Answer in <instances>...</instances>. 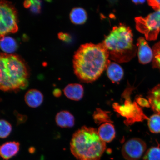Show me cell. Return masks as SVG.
I'll list each match as a JSON object with an SVG mask.
<instances>
[{
    "label": "cell",
    "mask_w": 160,
    "mask_h": 160,
    "mask_svg": "<svg viewBox=\"0 0 160 160\" xmlns=\"http://www.w3.org/2000/svg\"><path fill=\"white\" fill-rule=\"evenodd\" d=\"M0 137L5 139L11 134L12 131V125L4 119L0 121Z\"/></svg>",
    "instance_id": "21"
},
{
    "label": "cell",
    "mask_w": 160,
    "mask_h": 160,
    "mask_svg": "<svg viewBox=\"0 0 160 160\" xmlns=\"http://www.w3.org/2000/svg\"><path fill=\"white\" fill-rule=\"evenodd\" d=\"M137 102L141 107H149L150 106L149 101L144 98L139 97L137 100Z\"/></svg>",
    "instance_id": "26"
},
{
    "label": "cell",
    "mask_w": 160,
    "mask_h": 160,
    "mask_svg": "<svg viewBox=\"0 0 160 160\" xmlns=\"http://www.w3.org/2000/svg\"><path fill=\"white\" fill-rule=\"evenodd\" d=\"M70 18L72 22L75 24H83L87 21V14L83 8L76 7L72 9L70 14Z\"/></svg>",
    "instance_id": "16"
},
{
    "label": "cell",
    "mask_w": 160,
    "mask_h": 160,
    "mask_svg": "<svg viewBox=\"0 0 160 160\" xmlns=\"http://www.w3.org/2000/svg\"><path fill=\"white\" fill-rule=\"evenodd\" d=\"M99 136L105 143L112 141L115 137V127L111 122H107L100 126L98 130Z\"/></svg>",
    "instance_id": "14"
},
{
    "label": "cell",
    "mask_w": 160,
    "mask_h": 160,
    "mask_svg": "<svg viewBox=\"0 0 160 160\" xmlns=\"http://www.w3.org/2000/svg\"><path fill=\"white\" fill-rule=\"evenodd\" d=\"M136 29L145 35L146 39L153 41L157 39L160 31V10L145 18H135Z\"/></svg>",
    "instance_id": "6"
},
{
    "label": "cell",
    "mask_w": 160,
    "mask_h": 160,
    "mask_svg": "<svg viewBox=\"0 0 160 160\" xmlns=\"http://www.w3.org/2000/svg\"><path fill=\"white\" fill-rule=\"evenodd\" d=\"M137 104V102L132 103L128 100L125 102L124 105L120 106L116 104L114 105V108L118 113L126 118L128 123H131L142 121L147 118Z\"/></svg>",
    "instance_id": "8"
},
{
    "label": "cell",
    "mask_w": 160,
    "mask_h": 160,
    "mask_svg": "<svg viewBox=\"0 0 160 160\" xmlns=\"http://www.w3.org/2000/svg\"><path fill=\"white\" fill-rule=\"evenodd\" d=\"M0 45L3 51L8 54L13 53L17 48V43L15 40L9 37L1 38Z\"/></svg>",
    "instance_id": "18"
},
{
    "label": "cell",
    "mask_w": 160,
    "mask_h": 160,
    "mask_svg": "<svg viewBox=\"0 0 160 160\" xmlns=\"http://www.w3.org/2000/svg\"><path fill=\"white\" fill-rule=\"evenodd\" d=\"M31 11L35 13H38L41 10V1H31Z\"/></svg>",
    "instance_id": "24"
},
{
    "label": "cell",
    "mask_w": 160,
    "mask_h": 160,
    "mask_svg": "<svg viewBox=\"0 0 160 160\" xmlns=\"http://www.w3.org/2000/svg\"><path fill=\"white\" fill-rule=\"evenodd\" d=\"M93 117L95 122L98 123L112 122L107 112L101 109H97L94 113Z\"/></svg>",
    "instance_id": "22"
},
{
    "label": "cell",
    "mask_w": 160,
    "mask_h": 160,
    "mask_svg": "<svg viewBox=\"0 0 160 160\" xmlns=\"http://www.w3.org/2000/svg\"><path fill=\"white\" fill-rule=\"evenodd\" d=\"M137 46L139 62L143 64L150 63L153 59V53L147 42L143 37H140L137 40Z\"/></svg>",
    "instance_id": "9"
},
{
    "label": "cell",
    "mask_w": 160,
    "mask_h": 160,
    "mask_svg": "<svg viewBox=\"0 0 160 160\" xmlns=\"http://www.w3.org/2000/svg\"><path fill=\"white\" fill-rule=\"evenodd\" d=\"M102 43L108 52L109 59L116 63L127 62L134 58L137 52L132 30L124 25L113 27Z\"/></svg>",
    "instance_id": "4"
},
{
    "label": "cell",
    "mask_w": 160,
    "mask_h": 160,
    "mask_svg": "<svg viewBox=\"0 0 160 160\" xmlns=\"http://www.w3.org/2000/svg\"><path fill=\"white\" fill-rule=\"evenodd\" d=\"M106 149L98 130L86 126L74 133L70 142L71 153L79 160H99Z\"/></svg>",
    "instance_id": "3"
},
{
    "label": "cell",
    "mask_w": 160,
    "mask_h": 160,
    "mask_svg": "<svg viewBox=\"0 0 160 160\" xmlns=\"http://www.w3.org/2000/svg\"><path fill=\"white\" fill-rule=\"evenodd\" d=\"M133 2L135 3L136 4H142L145 2V1H132Z\"/></svg>",
    "instance_id": "30"
},
{
    "label": "cell",
    "mask_w": 160,
    "mask_h": 160,
    "mask_svg": "<svg viewBox=\"0 0 160 160\" xmlns=\"http://www.w3.org/2000/svg\"><path fill=\"white\" fill-rule=\"evenodd\" d=\"M64 95L68 98L73 101H79L83 97L84 88L82 85L78 83H71L63 89Z\"/></svg>",
    "instance_id": "10"
},
{
    "label": "cell",
    "mask_w": 160,
    "mask_h": 160,
    "mask_svg": "<svg viewBox=\"0 0 160 160\" xmlns=\"http://www.w3.org/2000/svg\"><path fill=\"white\" fill-rule=\"evenodd\" d=\"M54 96L56 97H59L61 95V90L58 89H55L53 92Z\"/></svg>",
    "instance_id": "28"
},
{
    "label": "cell",
    "mask_w": 160,
    "mask_h": 160,
    "mask_svg": "<svg viewBox=\"0 0 160 160\" xmlns=\"http://www.w3.org/2000/svg\"><path fill=\"white\" fill-rule=\"evenodd\" d=\"M17 9L11 2L1 1L0 3V37L15 33L18 29Z\"/></svg>",
    "instance_id": "5"
},
{
    "label": "cell",
    "mask_w": 160,
    "mask_h": 160,
    "mask_svg": "<svg viewBox=\"0 0 160 160\" xmlns=\"http://www.w3.org/2000/svg\"><path fill=\"white\" fill-rule=\"evenodd\" d=\"M111 62L102 43L81 45L73 56L74 73L82 82L91 83L98 79Z\"/></svg>",
    "instance_id": "1"
},
{
    "label": "cell",
    "mask_w": 160,
    "mask_h": 160,
    "mask_svg": "<svg viewBox=\"0 0 160 160\" xmlns=\"http://www.w3.org/2000/svg\"><path fill=\"white\" fill-rule=\"evenodd\" d=\"M58 38L60 39L63 41H66L68 40L69 36L67 33H59L58 34Z\"/></svg>",
    "instance_id": "27"
},
{
    "label": "cell",
    "mask_w": 160,
    "mask_h": 160,
    "mask_svg": "<svg viewBox=\"0 0 160 160\" xmlns=\"http://www.w3.org/2000/svg\"><path fill=\"white\" fill-rule=\"evenodd\" d=\"M143 160H160V147H152L146 152Z\"/></svg>",
    "instance_id": "20"
},
{
    "label": "cell",
    "mask_w": 160,
    "mask_h": 160,
    "mask_svg": "<svg viewBox=\"0 0 160 160\" xmlns=\"http://www.w3.org/2000/svg\"><path fill=\"white\" fill-rule=\"evenodd\" d=\"M58 126L61 128H71L75 125V119L73 115L67 111H62L58 113L55 117Z\"/></svg>",
    "instance_id": "13"
},
{
    "label": "cell",
    "mask_w": 160,
    "mask_h": 160,
    "mask_svg": "<svg viewBox=\"0 0 160 160\" xmlns=\"http://www.w3.org/2000/svg\"><path fill=\"white\" fill-rule=\"evenodd\" d=\"M148 125L150 131L154 133H160V114H155L148 118Z\"/></svg>",
    "instance_id": "19"
},
{
    "label": "cell",
    "mask_w": 160,
    "mask_h": 160,
    "mask_svg": "<svg viewBox=\"0 0 160 160\" xmlns=\"http://www.w3.org/2000/svg\"><path fill=\"white\" fill-rule=\"evenodd\" d=\"M107 71L108 77L113 82H119L123 77L124 72L122 68L115 62L110 63Z\"/></svg>",
    "instance_id": "15"
},
{
    "label": "cell",
    "mask_w": 160,
    "mask_h": 160,
    "mask_svg": "<svg viewBox=\"0 0 160 160\" xmlns=\"http://www.w3.org/2000/svg\"><path fill=\"white\" fill-rule=\"evenodd\" d=\"M148 101L152 108L160 114V85L156 86L149 93Z\"/></svg>",
    "instance_id": "17"
},
{
    "label": "cell",
    "mask_w": 160,
    "mask_h": 160,
    "mask_svg": "<svg viewBox=\"0 0 160 160\" xmlns=\"http://www.w3.org/2000/svg\"><path fill=\"white\" fill-rule=\"evenodd\" d=\"M24 6L27 8L31 7L32 5L31 1H26L24 2Z\"/></svg>",
    "instance_id": "29"
},
{
    "label": "cell",
    "mask_w": 160,
    "mask_h": 160,
    "mask_svg": "<svg viewBox=\"0 0 160 160\" xmlns=\"http://www.w3.org/2000/svg\"><path fill=\"white\" fill-rule=\"evenodd\" d=\"M148 4L151 6L156 11L160 10V1L151 0L148 1Z\"/></svg>",
    "instance_id": "25"
},
{
    "label": "cell",
    "mask_w": 160,
    "mask_h": 160,
    "mask_svg": "<svg viewBox=\"0 0 160 160\" xmlns=\"http://www.w3.org/2000/svg\"><path fill=\"white\" fill-rule=\"evenodd\" d=\"M147 145L142 140L133 138L126 142L122 149L123 157L127 160H138L144 153Z\"/></svg>",
    "instance_id": "7"
},
{
    "label": "cell",
    "mask_w": 160,
    "mask_h": 160,
    "mask_svg": "<svg viewBox=\"0 0 160 160\" xmlns=\"http://www.w3.org/2000/svg\"><path fill=\"white\" fill-rule=\"evenodd\" d=\"M0 89L17 92L27 87L29 73L27 65L18 55L5 53L0 56Z\"/></svg>",
    "instance_id": "2"
},
{
    "label": "cell",
    "mask_w": 160,
    "mask_h": 160,
    "mask_svg": "<svg viewBox=\"0 0 160 160\" xmlns=\"http://www.w3.org/2000/svg\"><path fill=\"white\" fill-rule=\"evenodd\" d=\"M153 51L154 64L160 69V42L154 46Z\"/></svg>",
    "instance_id": "23"
},
{
    "label": "cell",
    "mask_w": 160,
    "mask_h": 160,
    "mask_svg": "<svg viewBox=\"0 0 160 160\" xmlns=\"http://www.w3.org/2000/svg\"><path fill=\"white\" fill-rule=\"evenodd\" d=\"M25 101L29 107L36 108L39 107L43 101V94L39 90L32 89L29 90L26 93Z\"/></svg>",
    "instance_id": "12"
},
{
    "label": "cell",
    "mask_w": 160,
    "mask_h": 160,
    "mask_svg": "<svg viewBox=\"0 0 160 160\" xmlns=\"http://www.w3.org/2000/svg\"><path fill=\"white\" fill-rule=\"evenodd\" d=\"M19 148V142L15 141L7 142L1 146L0 155L3 159L9 160L17 154Z\"/></svg>",
    "instance_id": "11"
}]
</instances>
